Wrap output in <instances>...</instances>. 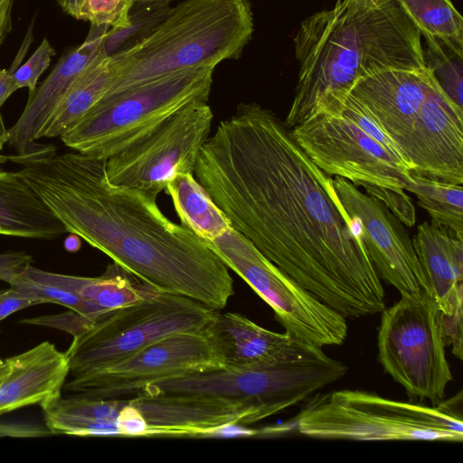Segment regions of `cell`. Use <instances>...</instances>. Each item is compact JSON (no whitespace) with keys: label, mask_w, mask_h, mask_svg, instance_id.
I'll use <instances>...</instances> for the list:
<instances>
[{"label":"cell","mask_w":463,"mask_h":463,"mask_svg":"<svg viewBox=\"0 0 463 463\" xmlns=\"http://www.w3.org/2000/svg\"><path fill=\"white\" fill-rule=\"evenodd\" d=\"M194 175L232 227L346 319L381 313L385 291L330 175L284 121L248 102L201 148Z\"/></svg>","instance_id":"cell-1"},{"label":"cell","mask_w":463,"mask_h":463,"mask_svg":"<svg viewBox=\"0 0 463 463\" xmlns=\"http://www.w3.org/2000/svg\"><path fill=\"white\" fill-rule=\"evenodd\" d=\"M8 157L68 233L140 279L215 311L233 296L229 269L204 241L167 218L157 196L111 184L106 160L41 143Z\"/></svg>","instance_id":"cell-2"},{"label":"cell","mask_w":463,"mask_h":463,"mask_svg":"<svg viewBox=\"0 0 463 463\" xmlns=\"http://www.w3.org/2000/svg\"><path fill=\"white\" fill-rule=\"evenodd\" d=\"M288 128L317 115L341 116L360 77L386 68L426 67L421 36L397 0H337L301 22Z\"/></svg>","instance_id":"cell-3"},{"label":"cell","mask_w":463,"mask_h":463,"mask_svg":"<svg viewBox=\"0 0 463 463\" xmlns=\"http://www.w3.org/2000/svg\"><path fill=\"white\" fill-rule=\"evenodd\" d=\"M253 31L249 0H184L146 38L109 56L111 81L105 95L172 72L237 60Z\"/></svg>","instance_id":"cell-4"},{"label":"cell","mask_w":463,"mask_h":463,"mask_svg":"<svg viewBox=\"0 0 463 463\" xmlns=\"http://www.w3.org/2000/svg\"><path fill=\"white\" fill-rule=\"evenodd\" d=\"M296 418L303 436L352 441L463 440L461 392L436 405L401 402L359 390L310 396Z\"/></svg>","instance_id":"cell-5"},{"label":"cell","mask_w":463,"mask_h":463,"mask_svg":"<svg viewBox=\"0 0 463 463\" xmlns=\"http://www.w3.org/2000/svg\"><path fill=\"white\" fill-rule=\"evenodd\" d=\"M214 70L190 68L107 94L60 138L72 151L107 160L191 102L208 101Z\"/></svg>","instance_id":"cell-6"},{"label":"cell","mask_w":463,"mask_h":463,"mask_svg":"<svg viewBox=\"0 0 463 463\" xmlns=\"http://www.w3.org/2000/svg\"><path fill=\"white\" fill-rule=\"evenodd\" d=\"M348 371L322 347L308 345L288 358L242 367L189 373L144 386L137 394H192L238 400L252 404L266 418L307 400L340 380Z\"/></svg>","instance_id":"cell-7"},{"label":"cell","mask_w":463,"mask_h":463,"mask_svg":"<svg viewBox=\"0 0 463 463\" xmlns=\"http://www.w3.org/2000/svg\"><path fill=\"white\" fill-rule=\"evenodd\" d=\"M215 312L189 298L160 290L146 299L107 311L72 335L65 352L67 378L119 362L165 336L203 332Z\"/></svg>","instance_id":"cell-8"},{"label":"cell","mask_w":463,"mask_h":463,"mask_svg":"<svg viewBox=\"0 0 463 463\" xmlns=\"http://www.w3.org/2000/svg\"><path fill=\"white\" fill-rule=\"evenodd\" d=\"M381 314L377 346L383 370L410 397L441 402L452 373L434 300L425 291L401 295Z\"/></svg>","instance_id":"cell-9"},{"label":"cell","mask_w":463,"mask_h":463,"mask_svg":"<svg viewBox=\"0 0 463 463\" xmlns=\"http://www.w3.org/2000/svg\"><path fill=\"white\" fill-rule=\"evenodd\" d=\"M204 242L272 308L287 333L320 347L345 342L347 319L280 270L233 228Z\"/></svg>","instance_id":"cell-10"},{"label":"cell","mask_w":463,"mask_h":463,"mask_svg":"<svg viewBox=\"0 0 463 463\" xmlns=\"http://www.w3.org/2000/svg\"><path fill=\"white\" fill-rule=\"evenodd\" d=\"M290 133L323 172L362 186L373 197L383 189L406 191L412 181L401 155L345 115H317L290 128Z\"/></svg>","instance_id":"cell-11"},{"label":"cell","mask_w":463,"mask_h":463,"mask_svg":"<svg viewBox=\"0 0 463 463\" xmlns=\"http://www.w3.org/2000/svg\"><path fill=\"white\" fill-rule=\"evenodd\" d=\"M213 119L207 101L191 102L150 134L107 159L108 180L157 196L176 175H194Z\"/></svg>","instance_id":"cell-12"},{"label":"cell","mask_w":463,"mask_h":463,"mask_svg":"<svg viewBox=\"0 0 463 463\" xmlns=\"http://www.w3.org/2000/svg\"><path fill=\"white\" fill-rule=\"evenodd\" d=\"M222 366L205 331L178 333L99 370L69 377L63 389L93 399H121L157 381Z\"/></svg>","instance_id":"cell-13"},{"label":"cell","mask_w":463,"mask_h":463,"mask_svg":"<svg viewBox=\"0 0 463 463\" xmlns=\"http://www.w3.org/2000/svg\"><path fill=\"white\" fill-rule=\"evenodd\" d=\"M332 184L341 206L357 222L380 279L401 295L424 291L423 272L403 223L381 200L360 191L348 180L335 176Z\"/></svg>","instance_id":"cell-14"},{"label":"cell","mask_w":463,"mask_h":463,"mask_svg":"<svg viewBox=\"0 0 463 463\" xmlns=\"http://www.w3.org/2000/svg\"><path fill=\"white\" fill-rule=\"evenodd\" d=\"M439 84L429 67L386 68L355 80L348 96L392 140L401 156L420 122L423 102ZM405 161V160H404Z\"/></svg>","instance_id":"cell-15"},{"label":"cell","mask_w":463,"mask_h":463,"mask_svg":"<svg viewBox=\"0 0 463 463\" xmlns=\"http://www.w3.org/2000/svg\"><path fill=\"white\" fill-rule=\"evenodd\" d=\"M131 402L148 426V438L195 439L205 430L227 423L250 425L266 419L245 402L192 394H136Z\"/></svg>","instance_id":"cell-16"},{"label":"cell","mask_w":463,"mask_h":463,"mask_svg":"<svg viewBox=\"0 0 463 463\" xmlns=\"http://www.w3.org/2000/svg\"><path fill=\"white\" fill-rule=\"evenodd\" d=\"M109 28L90 24L85 41L64 53L51 73L29 93L26 105L7 129V143L17 155L30 151L37 143V135L77 75L104 49V38Z\"/></svg>","instance_id":"cell-17"},{"label":"cell","mask_w":463,"mask_h":463,"mask_svg":"<svg viewBox=\"0 0 463 463\" xmlns=\"http://www.w3.org/2000/svg\"><path fill=\"white\" fill-rule=\"evenodd\" d=\"M205 332L222 361V367L277 362L311 345L287 332L268 330L233 312L216 311Z\"/></svg>","instance_id":"cell-18"},{"label":"cell","mask_w":463,"mask_h":463,"mask_svg":"<svg viewBox=\"0 0 463 463\" xmlns=\"http://www.w3.org/2000/svg\"><path fill=\"white\" fill-rule=\"evenodd\" d=\"M11 369L0 383V415L61 394L69 375L65 352L48 341L8 357Z\"/></svg>","instance_id":"cell-19"},{"label":"cell","mask_w":463,"mask_h":463,"mask_svg":"<svg viewBox=\"0 0 463 463\" xmlns=\"http://www.w3.org/2000/svg\"><path fill=\"white\" fill-rule=\"evenodd\" d=\"M412 244L423 272L424 291L440 313L453 314L463 306V238L423 222Z\"/></svg>","instance_id":"cell-20"},{"label":"cell","mask_w":463,"mask_h":463,"mask_svg":"<svg viewBox=\"0 0 463 463\" xmlns=\"http://www.w3.org/2000/svg\"><path fill=\"white\" fill-rule=\"evenodd\" d=\"M67 232L17 171L0 168V235L52 240Z\"/></svg>","instance_id":"cell-21"},{"label":"cell","mask_w":463,"mask_h":463,"mask_svg":"<svg viewBox=\"0 0 463 463\" xmlns=\"http://www.w3.org/2000/svg\"><path fill=\"white\" fill-rule=\"evenodd\" d=\"M111 81L110 58L104 49L77 75L37 135L61 137L107 93Z\"/></svg>","instance_id":"cell-22"},{"label":"cell","mask_w":463,"mask_h":463,"mask_svg":"<svg viewBox=\"0 0 463 463\" xmlns=\"http://www.w3.org/2000/svg\"><path fill=\"white\" fill-rule=\"evenodd\" d=\"M59 283L82 299L106 310L128 306L155 295L158 289L113 262L95 278L55 273Z\"/></svg>","instance_id":"cell-23"},{"label":"cell","mask_w":463,"mask_h":463,"mask_svg":"<svg viewBox=\"0 0 463 463\" xmlns=\"http://www.w3.org/2000/svg\"><path fill=\"white\" fill-rule=\"evenodd\" d=\"M165 190L181 224L203 240L213 241L232 228L194 175H176L167 184Z\"/></svg>","instance_id":"cell-24"},{"label":"cell","mask_w":463,"mask_h":463,"mask_svg":"<svg viewBox=\"0 0 463 463\" xmlns=\"http://www.w3.org/2000/svg\"><path fill=\"white\" fill-rule=\"evenodd\" d=\"M426 43L463 56V18L450 0H397Z\"/></svg>","instance_id":"cell-25"},{"label":"cell","mask_w":463,"mask_h":463,"mask_svg":"<svg viewBox=\"0 0 463 463\" xmlns=\"http://www.w3.org/2000/svg\"><path fill=\"white\" fill-rule=\"evenodd\" d=\"M406 191L412 193L419 205L430 216L431 222L443 226L463 238L462 184L443 182L411 173Z\"/></svg>","instance_id":"cell-26"},{"label":"cell","mask_w":463,"mask_h":463,"mask_svg":"<svg viewBox=\"0 0 463 463\" xmlns=\"http://www.w3.org/2000/svg\"><path fill=\"white\" fill-rule=\"evenodd\" d=\"M9 286L33 297L40 304H59L87 317L95 318L109 311L82 299L60 284L53 272L35 268L32 263L18 271Z\"/></svg>","instance_id":"cell-27"},{"label":"cell","mask_w":463,"mask_h":463,"mask_svg":"<svg viewBox=\"0 0 463 463\" xmlns=\"http://www.w3.org/2000/svg\"><path fill=\"white\" fill-rule=\"evenodd\" d=\"M168 2L134 1L130 12V24L119 30L109 29L104 38V51L112 56L134 46L146 38L167 15Z\"/></svg>","instance_id":"cell-28"},{"label":"cell","mask_w":463,"mask_h":463,"mask_svg":"<svg viewBox=\"0 0 463 463\" xmlns=\"http://www.w3.org/2000/svg\"><path fill=\"white\" fill-rule=\"evenodd\" d=\"M424 61L444 91L462 108L463 56L435 43H426Z\"/></svg>","instance_id":"cell-29"},{"label":"cell","mask_w":463,"mask_h":463,"mask_svg":"<svg viewBox=\"0 0 463 463\" xmlns=\"http://www.w3.org/2000/svg\"><path fill=\"white\" fill-rule=\"evenodd\" d=\"M134 0H81L79 20L92 25H106L111 30L127 28Z\"/></svg>","instance_id":"cell-30"},{"label":"cell","mask_w":463,"mask_h":463,"mask_svg":"<svg viewBox=\"0 0 463 463\" xmlns=\"http://www.w3.org/2000/svg\"><path fill=\"white\" fill-rule=\"evenodd\" d=\"M56 51L47 38L43 42L29 59L19 68L12 71L13 78L18 87L28 88L29 93L37 87V81L43 71L49 67Z\"/></svg>","instance_id":"cell-31"},{"label":"cell","mask_w":463,"mask_h":463,"mask_svg":"<svg viewBox=\"0 0 463 463\" xmlns=\"http://www.w3.org/2000/svg\"><path fill=\"white\" fill-rule=\"evenodd\" d=\"M123 404L116 421L118 437L148 438L147 423L130 398H121Z\"/></svg>","instance_id":"cell-32"},{"label":"cell","mask_w":463,"mask_h":463,"mask_svg":"<svg viewBox=\"0 0 463 463\" xmlns=\"http://www.w3.org/2000/svg\"><path fill=\"white\" fill-rule=\"evenodd\" d=\"M439 324L446 346L451 347L452 354L462 360L463 356V307L453 314L439 312Z\"/></svg>","instance_id":"cell-33"},{"label":"cell","mask_w":463,"mask_h":463,"mask_svg":"<svg viewBox=\"0 0 463 463\" xmlns=\"http://www.w3.org/2000/svg\"><path fill=\"white\" fill-rule=\"evenodd\" d=\"M39 304L33 297L9 286L0 290V321L21 309Z\"/></svg>","instance_id":"cell-34"},{"label":"cell","mask_w":463,"mask_h":463,"mask_svg":"<svg viewBox=\"0 0 463 463\" xmlns=\"http://www.w3.org/2000/svg\"><path fill=\"white\" fill-rule=\"evenodd\" d=\"M32 262V256L24 251L0 253V280L10 284L17 272Z\"/></svg>","instance_id":"cell-35"},{"label":"cell","mask_w":463,"mask_h":463,"mask_svg":"<svg viewBox=\"0 0 463 463\" xmlns=\"http://www.w3.org/2000/svg\"><path fill=\"white\" fill-rule=\"evenodd\" d=\"M240 423H227L205 430L195 439H223V438H256L257 429H250Z\"/></svg>","instance_id":"cell-36"},{"label":"cell","mask_w":463,"mask_h":463,"mask_svg":"<svg viewBox=\"0 0 463 463\" xmlns=\"http://www.w3.org/2000/svg\"><path fill=\"white\" fill-rule=\"evenodd\" d=\"M18 90V87L13 78L12 71L0 69V131L7 134V128L5 126L1 108L7 99Z\"/></svg>","instance_id":"cell-37"},{"label":"cell","mask_w":463,"mask_h":463,"mask_svg":"<svg viewBox=\"0 0 463 463\" xmlns=\"http://www.w3.org/2000/svg\"><path fill=\"white\" fill-rule=\"evenodd\" d=\"M14 0H0V45L12 28V8Z\"/></svg>","instance_id":"cell-38"},{"label":"cell","mask_w":463,"mask_h":463,"mask_svg":"<svg viewBox=\"0 0 463 463\" xmlns=\"http://www.w3.org/2000/svg\"><path fill=\"white\" fill-rule=\"evenodd\" d=\"M57 3L63 12L79 20L81 0H57Z\"/></svg>","instance_id":"cell-39"},{"label":"cell","mask_w":463,"mask_h":463,"mask_svg":"<svg viewBox=\"0 0 463 463\" xmlns=\"http://www.w3.org/2000/svg\"><path fill=\"white\" fill-rule=\"evenodd\" d=\"M11 369L9 358H0V383L4 381ZM11 434V426L0 425V436Z\"/></svg>","instance_id":"cell-40"},{"label":"cell","mask_w":463,"mask_h":463,"mask_svg":"<svg viewBox=\"0 0 463 463\" xmlns=\"http://www.w3.org/2000/svg\"><path fill=\"white\" fill-rule=\"evenodd\" d=\"M80 245H81L80 238L76 234L70 233V235H68L65 238L64 248L66 250H68L70 252H75V251L79 250L80 248Z\"/></svg>","instance_id":"cell-41"},{"label":"cell","mask_w":463,"mask_h":463,"mask_svg":"<svg viewBox=\"0 0 463 463\" xmlns=\"http://www.w3.org/2000/svg\"><path fill=\"white\" fill-rule=\"evenodd\" d=\"M8 134H5L0 131V165L5 164L9 161L8 156L3 155L1 151L4 148V146L7 143Z\"/></svg>","instance_id":"cell-42"},{"label":"cell","mask_w":463,"mask_h":463,"mask_svg":"<svg viewBox=\"0 0 463 463\" xmlns=\"http://www.w3.org/2000/svg\"><path fill=\"white\" fill-rule=\"evenodd\" d=\"M134 1H146V2H168L171 3L174 0H134Z\"/></svg>","instance_id":"cell-43"}]
</instances>
